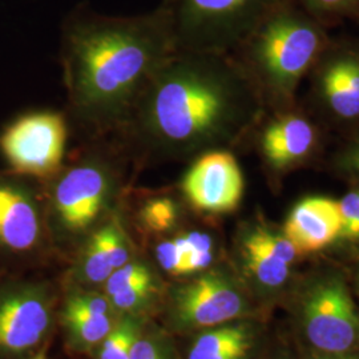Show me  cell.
I'll list each match as a JSON object with an SVG mask.
<instances>
[{
    "mask_svg": "<svg viewBox=\"0 0 359 359\" xmlns=\"http://www.w3.org/2000/svg\"><path fill=\"white\" fill-rule=\"evenodd\" d=\"M140 337V327L136 320L127 317L116 322L109 334L104 338L99 351V359H129L136 341Z\"/></svg>",
    "mask_w": 359,
    "mask_h": 359,
    "instance_id": "obj_21",
    "label": "cell"
},
{
    "mask_svg": "<svg viewBox=\"0 0 359 359\" xmlns=\"http://www.w3.org/2000/svg\"><path fill=\"white\" fill-rule=\"evenodd\" d=\"M71 135L65 111H31L0 130V154L11 172L44 182L63 165Z\"/></svg>",
    "mask_w": 359,
    "mask_h": 359,
    "instance_id": "obj_6",
    "label": "cell"
},
{
    "mask_svg": "<svg viewBox=\"0 0 359 359\" xmlns=\"http://www.w3.org/2000/svg\"><path fill=\"white\" fill-rule=\"evenodd\" d=\"M135 210V221L142 234L165 237L179 229L182 218V197L168 191L142 193Z\"/></svg>",
    "mask_w": 359,
    "mask_h": 359,
    "instance_id": "obj_19",
    "label": "cell"
},
{
    "mask_svg": "<svg viewBox=\"0 0 359 359\" xmlns=\"http://www.w3.org/2000/svg\"><path fill=\"white\" fill-rule=\"evenodd\" d=\"M338 206L342 219L339 240L359 243V184L358 188H354L338 200Z\"/></svg>",
    "mask_w": 359,
    "mask_h": 359,
    "instance_id": "obj_25",
    "label": "cell"
},
{
    "mask_svg": "<svg viewBox=\"0 0 359 359\" xmlns=\"http://www.w3.org/2000/svg\"><path fill=\"white\" fill-rule=\"evenodd\" d=\"M114 306L99 293H76L65 304L63 320L72 344L90 348L102 344L114 327Z\"/></svg>",
    "mask_w": 359,
    "mask_h": 359,
    "instance_id": "obj_17",
    "label": "cell"
},
{
    "mask_svg": "<svg viewBox=\"0 0 359 359\" xmlns=\"http://www.w3.org/2000/svg\"><path fill=\"white\" fill-rule=\"evenodd\" d=\"M329 29L295 0L278 6L231 55L259 92L268 112L295 108V95L330 41Z\"/></svg>",
    "mask_w": 359,
    "mask_h": 359,
    "instance_id": "obj_3",
    "label": "cell"
},
{
    "mask_svg": "<svg viewBox=\"0 0 359 359\" xmlns=\"http://www.w3.org/2000/svg\"><path fill=\"white\" fill-rule=\"evenodd\" d=\"M135 177L112 137L79 142L62 168L41 182L52 228L65 238H86L116 210Z\"/></svg>",
    "mask_w": 359,
    "mask_h": 359,
    "instance_id": "obj_4",
    "label": "cell"
},
{
    "mask_svg": "<svg viewBox=\"0 0 359 359\" xmlns=\"http://www.w3.org/2000/svg\"><path fill=\"white\" fill-rule=\"evenodd\" d=\"M253 136L262 167L271 177L305 165L321 145L317 123L297 108L265 116Z\"/></svg>",
    "mask_w": 359,
    "mask_h": 359,
    "instance_id": "obj_11",
    "label": "cell"
},
{
    "mask_svg": "<svg viewBox=\"0 0 359 359\" xmlns=\"http://www.w3.org/2000/svg\"><path fill=\"white\" fill-rule=\"evenodd\" d=\"M133 255V243L121 215L116 212L84 238L79 255V269L88 283H105Z\"/></svg>",
    "mask_w": 359,
    "mask_h": 359,
    "instance_id": "obj_16",
    "label": "cell"
},
{
    "mask_svg": "<svg viewBox=\"0 0 359 359\" xmlns=\"http://www.w3.org/2000/svg\"><path fill=\"white\" fill-rule=\"evenodd\" d=\"M156 281L154 278L142 281V283L132 285L126 287L116 294L108 297L111 304L116 310L123 313H135L137 310L147 306L152 299L156 290Z\"/></svg>",
    "mask_w": 359,
    "mask_h": 359,
    "instance_id": "obj_23",
    "label": "cell"
},
{
    "mask_svg": "<svg viewBox=\"0 0 359 359\" xmlns=\"http://www.w3.org/2000/svg\"><path fill=\"white\" fill-rule=\"evenodd\" d=\"M43 184L0 169V252L31 255L44 244L47 221Z\"/></svg>",
    "mask_w": 359,
    "mask_h": 359,
    "instance_id": "obj_8",
    "label": "cell"
},
{
    "mask_svg": "<svg viewBox=\"0 0 359 359\" xmlns=\"http://www.w3.org/2000/svg\"><path fill=\"white\" fill-rule=\"evenodd\" d=\"M31 359H48L47 358V355L44 354V353H39V354H36L34 358Z\"/></svg>",
    "mask_w": 359,
    "mask_h": 359,
    "instance_id": "obj_27",
    "label": "cell"
},
{
    "mask_svg": "<svg viewBox=\"0 0 359 359\" xmlns=\"http://www.w3.org/2000/svg\"><path fill=\"white\" fill-rule=\"evenodd\" d=\"M287 0H160L177 51L231 55Z\"/></svg>",
    "mask_w": 359,
    "mask_h": 359,
    "instance_id": "obj_5",
    "label": "cell"
},
{
    "mask_svg": "<svg viewBox=\"0 0 359 359\" xmlns=\"http://www.w3.org/2000/svg\"><path fill=\"white\" fill-rule=\"evenodd\" d=\"M329 165L337 176L359 184V127L346 132L332 154Z\"/></svg>",
    "mask_w": 359,
    "mask_h": 359,
    "instance_id": "obj_22",
    "label": "cell"
},
{
    "mask_svg": "<svg viewBox=\"0 0 359 359\" xmlns=\"http://www.w3.org/2000/svg\"><path fill=\"white\" fill-rule=\"evenodd\" d=\"M176 50L167 13L115 16L79 3L60 25L65 114L79 142L115 135Z\"/></svg>",
    "mask_w": 359,
    "mask_h": 359,
    "instance_id": "obj_2",
    "label": "cell"
},
{
    "mask_svg": "<svg viewBox=\"0 0 359 359\" xmlns=\"http://www.w3.org/2000/svg\"><path fill=\"white\" fill-rule=\"evenodd\" d=\"M308 76L313 105L327 124L359 127V40L330 38Z\"/></svg>",
    "mask_w": 359,
    "mask_h": 359,
    "instance_id": "obj_7",
    "label": "cell"
},
{
    "mask_svg": "<svg viewBox=\"0 0 359 359\" xmlns=\"http://www.w3.org/2000/svg\"><path fill=\"white\" fill-rule=\"evenodd\" d=\"M309 342L329 354H344L359 344V317L345 283L327 277L313 285L302 306Z\"/></svg>",
    "mask_w": 359,
    "mask_h": 359,
    "instance_id": "obj_9",
    "label": "cell"
},
{
    "mask_svg": "<svg viewBox=\"0 0 359 359\" xmlns=\"http://www.w3.org/2000/svg\"><path fill=\"white\" fill-rule=\"evenodd\" d=\"M327 29L345 22L359 25V0H295Z\"/></svg>",
    "mask_w": 359,
    "mask_h": 359,
    "instance_id": "obj_20",
    "label": "cell"
},
{
    "mask_svg": "<svg viewBox=\"0 0 359 359\" xmlns=\"http://www.w3.org/2000/svg\"><path fill=\"white\" fill-rule=\"evenodd\" d=\"M266 115L256 86L233 55L176 51L109 137L137 176L210 151H234Z\"/></svg>",
    "mask_w": 359,
    "mask_h": 359,
    "instance_id": "obj_1",
    "label": "cell"
},
{
    "mask_svg": "<svg viewBox=\"0 0 359 359\" xmlns=\"http://www.w3.org/2000/svg\"><path fill=\"white\" fill-rule=\"evenodd\" d=\"M129 359H170L165 348L154 338L139 337Z\"/></svg>",
    "mask_w": 359,
    "mask_h": 359,
    "instance_id": "obj_26",
    "label": "cell"
},
{
    "mask_svg": "<svg viewBox=\"0 0 359 359\" xmlns=\"http://www.w3.org/2000/svg\"><path fill=\"white\" fill-rule=\"evenodd\" d=\"M152 278H154V273L145 262L139 259H130L126 265L116 269L105 281L107 294L111 297L132 285L148 281Z\"/></svg>",
    "mask_w": 359,
    "mask_h": 359,
    "instance_id": "obj_24",
    "label": "cell"
},
{
    "mask_svg": "<svg viewBox=\"0 0 359 359\" xmlns=\"http://www.w3.org/2000/svg\"><path fill=\"white\" fill-rule=\"evenodd\" d=\"M253 339L249 325H219L197 337L188 359H246Z\"/></svg>",
    "mask_w": 359,
    "mask_h": 359,
    "instance_id": "obj_18",
    "label": "cell"
},
{
    "mask_svg": "<svg viewBox=\"0 0 359 359\" xmlns=\"http://www.w3.org/2000/svg\"><path fill=\"white\" fill-rule=\"evenodd\" d=\"M317 359H351V358H344V357H334V358H332V357H326V358H317Z\"/></svg>",
    "mask_w": 359,
    "mask_h": 359,
    "instance_id": "obj_28",
    "label": "cell"
},
{
    "mask_svg": "<svg viewBox=\"0 0 359 359\" xmlns=\"http://www.w3.org/2000/svg\"><path fill=\"white\" fill-rule=\"evenodd\" d=\"M51 321L48 297L36 287H19L0 295V350L26 353L43 341Z\"/></svg>",
    "mask_w": 359,
    "mask_h": 359,
    "instance_id": "obj_14",
    "label": "cell"
},
{
    "mask_svg": "<svg viewBox=\"0 0 359 359\" xmlns=\"http://www.w3.org/2000/svg\"><path fill=\"white\" fill-rule=\"evenodd\" d=\"M248 304L241 290L225 273L212 270L176 290L172 320L177 327H216L243 316Z\"/></svg>",
    "mask_w": 359,
    "mask_h": 359,
    "instance_id": "obj_12",
    "label": "cell"
},
{
    "mask_svg": "<svg viewBox=\"0 0 359 359\" xmlns=\"http://www.w3.org/2000/svg\"><path fill=\"white\" fill-rule=\"evenodd\" d=\"M236 249L245 273L265 287H280L290 274V265L298 257L294 246L283 231L271 229L262 221L241 226Z\"/></svg>",
    "mask_w": 359,
    "mask_h": 359,
    "instance_id": "obj_13",
    "label": "cell"
},
{
    "mask_svg": "<svg viewBox=\"0 0 359 359\" xmlns=\"http://www.w3.org/2000/svg\"><path fill=\"white\" fill-rule=\"evenodd\" d=\"M342 219L338 200L310 196L298 201L283 225L285 237L299 256L317 253L339 240Z\"/></svg>",
    "mask_w": 359,
    "mask_h": 359,
    "instance_id": "obj_15",
    "label": "cell"
},
{
    "mask_svg": "<svg viewBox=\"0 0 359 359\" xmlns=\"http://www.w3.org/2000/svg\"><path fill=\"white\" fill-rule=\"evenodd\" d=\"M188 164L179 185L187 205L210 216L228 215L240 206L244 198V173L233 151H210Z\"/></svg>",
    "mask_w": 359,
    "mask_h": 359,
    "instance_id": "obj_10",
    "label": "cell"
}]
</instances>
